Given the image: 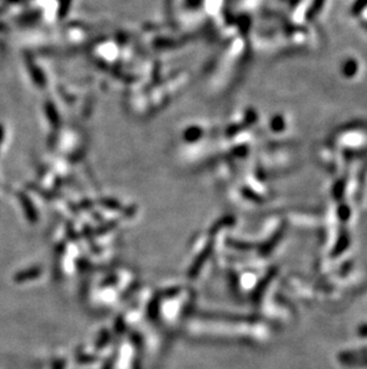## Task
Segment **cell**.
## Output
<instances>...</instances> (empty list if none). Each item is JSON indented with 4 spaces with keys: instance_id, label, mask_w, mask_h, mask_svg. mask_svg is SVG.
Segmentation results:
<instances>
[{
    "instance_id": "cell-1",
    "label": "cell",
    "mask_w": 367,
    "mask_h": 369,
    "mask_svg": "<svg viewBox=\"0 0 367 369\" xmlns=\"http://www.w3.org/2000/svg\"><path fill=\"white\" fill-rule=\"evenodd\" d=\"M2 136H4V129H2V127L0 126V142H1Z\"/></svg>"
}]
</instances>
